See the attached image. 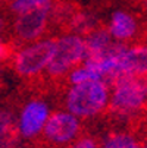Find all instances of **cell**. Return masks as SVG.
I'll list each match as a JSON object with an SVG mask.
<instances>
[{
	"label": "cell",
	"mask_w": 147,
	"mask_h": 148,
	"mask_svg": "<svg viewBox=\"0 0 147 148\" xmlns=\"http://www.w3.org/2000/svg\"><path fill=\"white\" fill-rule=\"evenodd\" d=\"M10 56H12V49H10V46L6 43L2 37H0V63L6 62Z\"/></svg>",
	"instance_id": "cell-17"
},
{
	"label": "cell",
	"mask_w": 147,
	"mask_h": 148,
	"mask_svg": "<svg viewBox=\"0 0 147 148\" xmlns=\"http://www.w3.org/2000/svg\"><path fill=\"white\" fill-rule=\"evenodd\" d=\"M99 148H141L140 141L130 132H110L99 142Z\"/></svg>",
	"instance_id": "cell-12"
},
{
	"label": "cell",
	"mask_w": 147,
	"mask_h": 148,
	"mask_svg": "<svg viewBox=\"0 0 147 148\" xmlns=\"http://www.w3.org/2000/svg\"><path fill=\"white\" fill-rule=\"evenodd\" d=\"M141 148H147V141H146V142H144V144L141 145Z\"/></svg>",
	"instance_id": "cell-19"
},
{
	"label": "cell",
	"mask_w": 147,
	"mask_h": 148,
	"mask_svg": "<svg viewBox=\"0 0 147 148\" xmlns=\"http://www.w3.org/2000/svg\"><path fill=\"white\" fill-rule=\"evenodd\" d=\"M50 116V107L43 100H30L16 117V135L22 139H35L41 136L44 125Z\"/></svg>",
	"instance_id": "cell-6"
},
{
	"label": "cell",
	"mask_w": 147,
	"mask_h": 148,
	"mask_svg": "<svg viewBox=\"0 0 147 148\" xmlns=\"http://www.w3.org/2000/svg\"><path fill=\"white\" fill-rule=\"evenodd\" d=\"M110 90L103 81H87L71 85L65 95L66 110L78 119L100 114L109 106Z\"/></svg>",
	"instance_id": "cell-1"
},
{
	"label": "cell",
	"mask_w": 147,
	"mask_h": 148,
	"mask_svg": "<svg viewBox=\"0 0 147 148\" xmlns=\"http://www.w3.org/2000/svg\"><path fill=\"white\" fill-rule=\"evenodd\" d=\"M84 38L87 49L86 57H93V56H100L103 53H106L108 49L115 43V40L110 37L109 31L106 28H96L90 34H87Z\"/></svg>",
	"instance_id": "cell-10"
},
{
	"label": "cell",
	"mask_w": 147,
	"mask_h": 148,
	"mask_svg": "<svg viewBox=\"0 0 147 148\" xmlns=\"http://www.w3.org/2000/svg\"><path fill=\"white\" fill-rule=\"evenodd\" d=\"M55 38H43L21 47L12 57L13 71L22 78H34L47 69L55 51Z\"/></svg>",
	"instance_id": "cell-3"
},
{
	"label": "cell",
	"mask_w": 147,
	"mask_h": 148,
	"mask_svg": "<svg viewBox=\"0 0 147 148\" xmlns=\"http://www.w3.org/2000/svg\"><path fill=\"white\" fill-rule=\"evenodd\" d=\"M16 117L10 110L0 109V148H15Z\"/></svg>",
	"instance_id": "cell-11"
},
{
	"label": "cell",
	"mask_w": 147,
	"mask_h": 148,
	"mask_svg": "<svg viewBox=\"0 0 147 148\" xmlns=\"http://www.w3.org/2000/svg\"><path fill=\"white\" fill-rule=\"evenodd\" d=\"M68 148H99V141L94 136L90 135H84L79 136L74 144H71Z\"/></svg>",
	"instance_id": "cell-16"
},
{
	"label": "cell",
	"mask_w": 147,
	"mask_h": 148,
	"mask_svg": "<svg viewBox=\"0 0 147 148\" xmlns=\"http://www.w3.org/2000/svg\"><path fill=\"white\" fill-rule=\"evenodd\" d=\"M55 41L53 57L46 71L53 78H62L86 60L87 49L84 38L77 34H65Z\"/></svg>",
	"instance_id": "cell-4"
},
{
	"label": "cell",
	"mask_w": 147,
	"mask_h": 148,
	"mask_svg": "<svg viewBox=\"0 0 147 148\" xmlns=\"http://www.w3.org/2000/svg\"><path fill=\"white\" fill-rule=\"evenodd\" d=\"M8 28V21L3 15H0V35L5 32V29Z\"/></svg>",
	"instance_id": "cell-18"
},
{
	"label": "cell",
	"mask_w": 147,
	"mask_h": 148,
	"mask_svg": "<svg viewBox=\"0 0 147 148\" xmlns=\"http://www.w3.org/2000/svg\"><path fill=\"white\" fill-rule=\"evenodd\" d=\"M55 0H12L9 2V10L13 15H21L34 10H49L52 12Z\"/></svg>",
	"instance_id": "cell-14"
},
{
	"label": "cell",
	"mask_w": 147,
	"mask_h": 148,
	"mask_svg": "<svg viewBox=\"0 0 147 148\" xmlns=\"http://www.w3.org/2000/svg\"><path fill=\"white\" fill-rule=\"evenodd\" d=\"M3 2H12V0H0V3H3Z\"/></svg>",
	"instance_id": "cell-20"
},
{
	"label": "cell",
	"mask_w": 147,
	"mask_h": 148,
	"mask_svg": "<svg viewBox=\"0 0 147 148\" xmlns=\"http://www.w3.org/2000/svg\"><path fill=\"white\" fill-rule=\"evenodd\" d=\"M50 21V12L49 10H34L15 15V19L12 22V32L16 40L22 43H34L40 40L47 29Z\"/></svg>",
	"instance_id": "cell-7"
},
{
	"label": "cell",
	"mask_w": 147,
	"mask_h": 148,
	"mask_svg": "<svg viewBox=\"0 0 147 148\" xmlns=\"http://www.w3.org/2000/svg\"><path fill=\"white\" fill-rule=\"evenodd\" d=\"M68 28L71 31L69 34H77L79 37L87 35L97 28L96 27V18L87 12H75L69 21V24H68Z\"/></svg>",
	"instance_id": "cell-13"
},
{
	"label": "cell",
	"mask_w": 147,
	"mask_h": 148,
	"mask_svg": "<svg viewBox=\"0 0 147 148\" xmlns=\"http://www.w3.org/2000/svg\"><path fill=\"white\" fill-rule=\"evenodd\" d=\"M81 119L68 110H56L50 113L41 136L53 148H68L81 136Z\"/></svg>",
	"instance_id": "cell-5"
},
{
	"label": "cell",
	"mask_w": 147,
	"mask_h": 148,
	"mask_svg": "<svg viewBox=\"0 0 147 148\" xmlns=\"http://www.w3.org/2000/svg\"><path fill=\"white\" fill-rule=\"evenodd\" d=\"M122 75L147 76V44L127 46L121 57Z\"/></svg>",
	"instance_id": "cell-8"
},
{
	"label": "cell",
	"mask_w": 147,
	"mask_h": 148,
	"mask_svg": "<svg viewBox=\"0 0 147 148\" xmlns=\"http://www.w3.org/2000/svg\"><path fill=\"white\" fill-rule=\"evenodd\" d=\"M68 75H69L71 85H75V84H82V82H87V81H101L88 66L84 65V63H81V65L77 66V68H74Z\"/></svg>",
	"instance_id": "cell-15"
},
{
	"label": "cell",
	"mask_w": 147,
	"mask_h": 148,
	"mask_svg": "<svg viewBox=\"0 0 147 148\" xmlns=\"http://www.w3.org/2000/svg\"><path fill=\"white\" fill-rule=\"evenodd\" d=\"M110 87L109 107L119 116H133L147 104V76L122 75Z\"/></svg>",
	"instance_id": "cell-2"
},
{
	"label": "cell",
	"mask_w": 147,
	"mask_h": 148,
	"mask_svg": "<svg viewBox=\"0 0 147 148\" xmlns=\"http://www.w3.org/2000/svg\"><path fill=\"white\" fill-rule=\"evenodd\" d=\"M137 28H138V24L131 13L125 10H116L112 13L109 27L106 29L109 31L110 37L115 41L124 43V41L131 40L137 34Z\"/></svg>",
	"instance_id": "cell-9"
}]
</instances>
